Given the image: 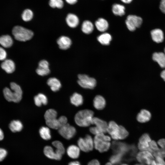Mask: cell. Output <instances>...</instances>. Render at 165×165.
<instances>
[{
	"label": "cell",
	"mask_w": 165,
	"mask_h": 165,
	"mask_svg": "<svg viewBox=\"0 0 165 165\" xmlns=\"http://www.w3.org/2000/svg\"><path fill=\"white\" fill-rule=\"evenodd\" d=\"M12 91L8 88L3 90V94L5 99L8 101L17 103L22 98V91L20 86L16 83L12 82L10 84Z\"/></svg>",
	"instance_id": "obj_1"
},
{
	"label": "cell",
	"mask_w": 165,
	"mask_h": 165,
	"mask_svg": "<svg viewBox=\"0 0 165 165\" xmlns=\"http://www.w3.org/2000/svg\"><path fill=\"white\" fill-rule=\"evenodd\" d=\"M94 115V112L91 110L87 109L81 110L75 115V121L79 126L87 127L92 124Z\"/></svg>",
	"instance_id": "obj_2"
},
{
	"label": "cell",
	"mask_w": 165,
	"mask_h": 165,
	"mask_svg": "<svg viewBox=\"0 0 165 165\" xmlns=\"http://www.w3.org/2000/svg\"><path fill=\"white\" fill-rule=\"evenodd\" d=\"M111 140V137L104 133H100L95 135L94 139V147L101 152H106L110 147Z\"/></svg>",
	"instance_id": "obj_3"
},
{
	"label": "cell",
	"mask_w": 165,
	"mask_h": 165,
	"mask_svg": "<svg viewBox=\"0 0 165 165\" xmlns=\"http://www.w3.org/2000/svg\"><path fill=\"white\" fill-rule=\"evenodd\" d=\"M12 32L15 39L22 42L30 40L33 35V33L31 30L19 26H15Z\"/></svg>",
	"instance_id": "obj_4"
},
{
	"label": "cell",
	"mask_w": 165,
	"mask_h": 165,
	"mask_svg": "<svg viewBox=\"0 0 165 165\" xmlns=\"http://www.w3.org/2000/svg\"><path fill=\"white\" fill-rule=\"evenodd\" d=\"M78 83L83 88L92 89L96 86L97 81L92 77L86 74H79L78 75Z\"/></svg>",
	"instance_id": "obj_5"
},
{
	"label": "cell",
	"mask_w": 165,
	"mask_h": 165,
	"mask_svg": "<svg viewBox=\"0 0 165 165\" xmlns=\"http://www.w3.org/2000/svg\"><path fill=\"white\" fill-rule=\"evenodd\" d=\"M77 144L80 150L85 152L92 150L94 146V140L92 137L88 134L84 138H79L77 141Z\"/></svg>",
	"instance_id": "obj_6"
},
{
	"label": "cell",
	"mask_w": 165,
	"mask_h": 165,
	"mask_svg": "<svg viewBox=\"0 0 165 165\" xmlns=\"http://www.w3.org/2000/svg\"><path fill=\"white\" fill-rule=\"evenodd\" d=\"M142 19L140 16L133 15L128 16L125 21L127 27L130 31H135L140 27L142 23Z\"/></svg>",
	"instance_id": "obj_7"
},
{
	"label": "cell",
	"mask_w": 165,
	"mask_h": 165,
	"mask_svg": "<svg viewBox=\"0 0 165 165\" xmlns=\"http://www.w3.org/2000/svg\"><path fill=\"white\" fill-rule=\"evenodd\" d=\"M154 158L152 153L148 151H140L136 156V158L139 163L146 165H150Z\"/></svg>",
	"instance_id": "obj_8"
},
{
	"label": "cell",
	"mask_w": 165,
	"mask_h": 165,
	"mask_svg": "<svg viewBox=\"0 0 165 165\" xmlns=\"http://www.w3.org/2000/svg\"><path fill=\"white\" fill-rule=\"evenodd\" d=\"M58 130L61 135L67 139L72 138L76 133L75 128L68 123L61 127Z\"/></svg>",
	"instance_id": "obj_9"
},
{
	"label": "cell",
	"mask_w": 165,
	"mask_h": 165,
	"mask_svg": "<svg viewBox=\"0 0 165 165\" xmlns=\"http://www.w3.org/2000/svg\"><path fill=\"white\" fill-rule=\"evenodd\" d=\"M120 125L114 121H111L108 124L107 132L115 140H119Z\"/></svg>",
	"instance_id": "obj_10"
},
{
	"label": "cell",
	"mask_w": 165,
	"mask_h": 165,
	"mask_svg": "<svg viewBox=\"0 0 165 165\" xmlns=\"http://www.w3.org/2000/svg\"><path fill=\"white\" fill-rule=\"evenodd\" d=\"M149 135L147 133L142 135L139 139L138 147L140 151H148L149 143L152 141Z\"/></svg>",
	"instance_id": "obj_11"
},
{
	"label": "cell",
	"mask_w": 165,
	"mask_h": 165,
	"mask_svg": "<svg viewBox=\"0 0 165 165\" xmlns=\"http://www.w3.org/2000/svg\"><path fill=\"white\" fill-rule=\"evenodd\" d=\"M130 146L123 142H114L112 146V149L115 153L122 154L123 156L128 152Z\"/></svg>",
	"instance_id": "obj_12"
},
{
	"label": "cell",
	"mask_w": 165,
	"mask_h": 165,
	"mask_svg": "<svg viewBox=\"0 0 165 165\" xmlns=\"http://www.w3.org/2000/svg\"><path fill=\"white\" fill-rule=\"evenodd\" d=\"M37 73L39 75L43 76L47 75L50 72L49 64L46 60H42L38 63V66L36 70Z\"/></svg>",
	"instance_id": "obj_13"
},
{
	"label": "cell",
	"mask_w": 165,
	"mask_h": 165,
	"mask_svg": "<svg viewBox=\"0 0 165 165\" xmlns=\"http://www.w3.org/2000/svg\"><path fill=\"white\" fill-rule=\"evenodd\" d=\"M108 124L105 121L97 117H94L92 121V124L94 125L100 130L101 133L107 132Z\"/></svg>",
	"instance_id": "obj_14"
},
{
	"label": "cell",
	"mask_w": 165,
	"mask_h": 165,
	"mask_svg": "<svg viewBox=\"0 0 165 165\" xmlns=\"http://www.w3.org/2000/svg\"><path fill=\"white\" fill-rule=\"evenodd\" d=\"M57 43L60 49L66 50L70 47L72 44V41L68 37L62 36L57 39Z\"/></svg>",
	"instance_id": "obj_15"
},
{
	"label": "cell",
	"mask_w": 165,
	"mask_h": 165,
	"mask_svg": "<svg viewBox=\"0 0 165 165\" xmlns=\"http://www.w3.org/2000/svg\"><path fill=\"white\" fill-rule=\"evenodd\" d=\"M151 35L152 39L156 43L162 42L164 40L163 33L160 29L156 28L152 30Z\"/></svg>",
	"instance_id": "obj_16"
},
{
	"label": "cell",
	"mask_w": 165,
	"mask_h": 165,
	"mask_svg": "<svg viewBox=\"0 0 165 165\" xmlns=\"http://www.w3.org/2000/svg\"><path fill=\"white\" fill-rule=\"evenodd\" d=\"M151 114L148 110L143 109L138 114L137 116V121L141 123H145L151 119Z\"/></svg>",
	"instance_id": "obj_17"
},
{
	"label": "cell",
	"mask_w": 165,
	"mask_h": 165,
	"mask_svg": "<svg viewBox=\"0 0 165 165\" xmlns=\"http://www.w3.org/2000/svg\"><path fill=\"white\" fill-rule=\"evenodd\" d=\"M93 102L94 107L98 110H101L104 109L106 104L105 99L100 95L96 96L94 99Z\"/></svg>",
	"instance_id": "obj_18"
},
{
	"label": "cell",
	"mask_w": 165,
	"mask_h": 165,
	"mask_svg": "<svg viewBox=\"0 0 165 165\" xmlns=\"http://www.w3.org/2000/svg\"><path fill=\"white\" fill-rule=\"evenodd\" d=\"M44 153L48 158L56 160H60L62 157L58 155L54 151L53 148L50 146H46L44 148Z\"/></svg>",
	"instance_id": "obj_19"
},
{
	"label": "cell",
	"mask_w": 165,
	"mask_h": 165,
	"mask_svg": "<svg viewBox=\"0 0 165 165\" xmlns=\"http://www.w3.org/2000/svg\"><path fill=\"white\" fill-rule=\"evenodd\" d=\"M2 68L8 73H11L14 72L15 69L14 62L11 60L6 59L1 64Z\"/></svg>",
	"instance_id": "obj_20"
},
{
	"label": "cell",
	"mask_w": 165,
	"mask_h": 165,
	"mask_svg": "<svg viewBox=\"0 0 165 165\" xmlns=\"http://www.w3.org/2000/svg\"><path fill=\"white\" fill-rule=\"evenodd\" d=\"M152 58L161 68H165V54L164 53L155 52L152 54Z\"/></svg>",
	"instance_id": "obj_21"
},
{
	"label": "cell",
	"mask_w": 165,
	"mask_h": 165,
	"mask_svg": "<svg viewBox=\"0 0 165 165\" xmlns=\"http://www.w3.org/2000/svg\"><path fill=\"white\" fill-rule=\"evenodd\" d=\"M66 21L68 25L71 28L76 27L79 24V20L78 16L75 14L69 13L66 18Z\"/></svg>",
	"instance_id": "obj_22"
},
{
	"label": "cell",
	"mask_w": 165,
	"mask_h": 165,
	"mask_svg": "<svg viewBox=\"0 0 165 165\" xmlns=\"http://www.w3.org/2000/svg\"><path fill=\"white\" fill-rule=\"evenodd\" d=\"M80 149L78 146L75 145H72L68 148L67 153L70 157L75 159L79 157L80 154Z\"/></svg>",
	"instance_id": "obj_23"
},
{
	"label": "cell",
	"mask_w": 165,
	"mask_h": 165,
	"mask_svg": "<svg viewBox=\"0 0 165 165\" xmlns=\"http://www.w3.org/2000/svg\"><path fill=\"white\" fill-rule=\"evenodd\" d=\"M47 84L50 87L51 90L53 92H57L59 90L61 86L60 81L55 77H52L48 79Z\"/></svg>",
	"instance_id": "obj_24"
},
{
	"label": "cell",
	"mask_w": 165,
	"mask_h": 165,
	"mask_svg": "<svg viewBox=\"0 0 165 165\" xmlns=\"http://www.w3.org/2000/svg\"><path fill=\"white\" fill-rule=\"evenodd\" d=\"M95 26L100 31L104 32L106 31L108 28V23L105 19L99 18L95 22Z\"/></svg>",
	"instance_id": "obj_25"
},
{
	"label": "cell",
	"mask_w": 165,
	"mask_h": 165,
	"mask_svg": "<svg viewBox=\"0 0 165 165\" xmlns=\"http://www.w3.org/2000/svg\"><path fill=\"white\" fill-rule=\"evenodd\" d=\"M70 101L71 103L76 106L81 105L83 100L82 95L77 93H74L71 97Z\"/></svg>",
	"instance_id": "obj_26"
},
{
	"label": "cell",
	"mask_w": 165,
	"mask_h": 165,
	"mask_svg": "<svg viewBox=\"0 0 165 165\" xmlns=\"http://www.w3.org/2000/svg\"><path fill=\"white\" fill-rule=\"evenodd\" d=\"M13 40L9 35H3L0 37V44L4 47L8 48L13 45Z\"/></svg>",
	"instance_id": "obj_27"
},
{
	"label": "cell",
	"mask_w": 165,
	"mask_h": 165,
	"mask_svg": "<svg viewBox=\"0 0 165 165\" xmlns=\"http://www.w3.org/2000/svg\"><path fill=\"white\" fill-rule=\"evenodd\" d=\"M34 101L35 105L40 106L42 105H46L48 102V99L46 96L42 93H39L35 96Z\"/></svg>",
	"instance_id": "obj_28"
},
{
	"label": "cell",
	"mask_w": 165,
	"mask_h": 165,
	"mask_svg": "<svg viewBox=\"0 0 165 165\" xmlns=\"http://www.w3.org/2000/svg\"><path fill=\"white\" fill-rule=\"evenodd\" d=\"M157 143L160 148V149L154 156V157L159 156L164 158H165V138L159 139Z\"/></svg>",
	"instance_id": "obj_29"
},
{
	"label": "cell",
	"mask_w": 165,
	"mask_h": 165,
	"mask_svg": "<svg viewBox=\"0 0 165 165\" xmlns=\"http://www.w3.org/2000/svg\"><path fill=\"white\" fill-rule=\"evenodd\" d=\"M111 35L107 33H103L97 38L98 41L101 44L104 45H108L109 44L112 40Z\"/></svg>",
	"instance_id": "obj_30"
},
{
	"label": "cell",
	"mask_w": 165,
	"mask_h": 165,
	"mask_svg": "<svg viewBox=\"0 0 165 165\" xmlns=\"http://www.w3.org/2000/svg\"><path fill=\"white\" fill-rule=\"evenodd\" d=\"M125 7L119 4H114L112 7V11L114 14L116 16H122L125 14Z\"/></svg>",
	"instance_id": "obj_31"
},
{
	"label": "cell",
	"mask_w": 165,
	"mask_h": 165,
	"mask_svg": "<svg viewBox=\"0 0 165 165\" xmlns=\"http://www.w3.org/2000/svg\"><path fill=\"white\" fill-rule=\"evenodd\" d=\"M9 128L13 132H19L23 128L22 123L19 120H13L9 124Z\"/></svg>",
	"instance_id": "obj_32"
},
{
	"label": "cell",
	"mask_w": 165,
	"mask_h": 165,
	"mask_svg": "<svg viewBox=\"0 0 165 165\" xmlns=\"http://www.w3.org/2000/svg\"><path fill=\"white\" fill-rule=\"evenodd\" d=\"M94 29L92 23L89 20H85L82 25V30L84 33L89 34L91 33Z\"/></svg>",
	"instance_id": "obj_33"
},
{
	"label": "cell",
	"mask_w": 165,
	"mask_h": 165,
	"mask_svg": "<svg viewBox=\"0 0 165 165\" xmlns=\"http://www.w3.org/2000/svg\"><path fill=\"white\" fill-rule=\"evenodd\" d=\"M52 144L56 148V153L60 156L62 157L65 152V149L62 143L58 141H55L52 143Z\"/></svg>",
	"instance_id": "obj_34"
},
{
	"label": "cell",
	"mask_w": 165,
	"mask_h": 165,
	"mask_svg": "<svg viewBox=\"0 0 165 165\" xmlns=\"http://www.w3.org/2000/svg\"><path fill=\"white\" fill-rule=\"evenodd\" d=\"M39 133L41 137L43 139L48 140L51 138L50 129L46 127H42L39 130Z\"/></svg>",
	"instance_id": "obj_35"
},
{
	"label": "cell",
	"mask_w": 165,
	"mask_h": 165,
	"mask_svg": "<svg viewBox=\"0 0 165 165\" xmlns=\"http://www.w3.org/2000/svg\"><path fill=\"white\" fill-rule=\"evenodd\" d=\"M33 13L32 11L29 9H26L23 12L21 17L22 20L26 22L31 20L33 18Z\"/></svg>",
	"instance_id": "obj_36"
},
{
	"label": "cell",
	"mask_w": 165,
	"mask_h": 165,
	"mask_svg": "<svg viewBox=\"0 0 165 165\" xmlns=\"http://www.w3.org/2000/svg\"><path fill=\"white\" fill-rule=\"evenodd\" d=\"M46 122L47 126L52 129H58L61 127L58 119L46 121Z\"/></svg>",
	"instance_id": "obj_37"
},
{
	"label": "cell",
	"mask_w": 165,
	"mask_h": 165,
	"mask_svg": "<svg viewBox=\"0 0 165 165\" xmlns=\"http://www.w3.org/2000/svg\"><path fill=\"white\" fill-rule=\"evenodd\" d=\"M57 115V112L53 109L47 110L44 115V118L46 121L52 120L56 118Z\"/></svg>",
	"instance_id": "obj_38"
},
{
	"label": "cell",
	"mask_w": 165,
	"mask_h": 165,
	"mask_svg": "<svg viewBox=\"0 0 165 165\" xmlns=\"http://www.w3.org/2000/svg\"><path fill=\"white\" fill-rule=\"evenodd\" d=\"M123 156L120 153H115L110 158V163L113 165H117L121 162Z\"/></svg>",
	"instance_id": "obj_39"
},
{
	"label": "cell",
	"mask_w": 165,
	"mask_h": 165,
	"mask_svg": "<svg viewBox=\"0 0 165 165\" xmlns=\"http://www.w3.org/2000/svg\"><path fill=\"white\" fill-rule=\"evenodd\" d=\"M49 4L52 8L61 9L63 7L64 3L63 0H49Z\"/></svg>",
	"instance_id": "obj_40"
},
{
	"label": "cell",
	"mask_w": 165,
	"mask_h": 165,
	"mask_svg": "<svg viewBox=\"0 0 165 165\" xmlns=\"http://www.w3.org/2000/svg\"><path fill=\"white\" fill-rule=\"evenodd\" d=\"M160 148L155 141L152 140L149 143V151L154 156L159 150Z\"/></svg>",
	"instance_id": "obj_41"
},
{
	"label": "cell",
	"mask_w": 165,
	"mask_h": 165,
	"mask_svg": "<svg viewBox=\"0 0 165 165\" xmlns=\"http://www.w3.org/2000/svg\"><path fill=\"white\" fill-rule=\"evenodd\" d=\"M154 157L150 165H165V161L163 158L159 156Z\"/></svg>",
	"instance_id": "obj_42"
},
{
	"label": "cell",
	"mask_w": 165,
	"mask_h": 165,
	"mask_svg": "<svg viewBox=\"0 0 165 165\" xmlns=\"http://www.w3.org/2000/svg\"><path fill=\"white\" fill-rule=\"evenodd\" d=\"M120 131L119 140H123L127 138L129 135V133L123 126L120 125Z\"/></svg>",
	"instance_id": "obj_43"
},
{
	"label": "cell",
	"mask_w": 165,
	"mask_h": 165,
	"mask_svg": "<svg viewBox=\"0 0 165 165\" xmlns=\"http://www.w3.org/2000/svg\"><path fill=\"white\" fill-rule=\"evenodd\" d=\"M7 57V53L6 50L2 47H0V60L4 61Z\"/></svg>",
	"instance_id": "obj_44"
},
{
	"label": "cell",
	"mask_w": 165,
	"mask_h": 165,
	"mask_svg": "<svg viewBox=\"0 0 165 165\" xmlns=\"http://www.w3.org/2000/svg\"><path fill=\"white\" fill-rule=\"evenodd\" d=\"M61 127L65 125L67 123V119L64 116H61L58 118Z\"/></svg>",
	"instance_id": "obj_45"
},
{
	"label": "cell",
	"mask_w": 165,
	"mask_h": 165,
	"mask_svg": "<svg viewBox=\"0 0 165 165\" xmlns=\"http://www.w3.org/2000/svg\"><path fill=\"white\" fill-rule=\"evenodd\" d=\"M89 130L92 134L95 135L102 133L95 126L90 127L89 129Z\"/></svg>",
	"instance_id": "obj_46"
},
{
	"label": "cell",
	"mask_w": 165,
	"mask_h": 165,
	"mask_svg": "<svg viewBox=\"0 0 165 165\" xmlns=\"http://www.w3.org/2000/svg\"><path fill=\"white\" fill-rule=\"evenodd\" d=\"M7 154V152L5 149L0 148V161L3 160Z\"/></svg>",
	"instance_id": "obj_47"
},
{
	"label": "cell",
	"mask_w": 165,
	"mask_h": 165,
	"mask_svg": "<svg viewBox=\"0 0 165 165\" xmlns=\"http://www.w3.org/2000/svg\"><path fill=\"white\" fill-rule=\"evenodd\" d=\"M160 9L162 13L165 14V0H161L160 5Z\"/></svg>",
	"instance_id": "obj_48"
},
{
	"label": "cell",
	"mask_w": 165,
	"mask_h": 165,
	"mask_svg": "<svg viewBox=\"0 0 165 165\" xmlns=\"http://www.w3.org/2000/svg\"><path fill=\"white\" fill-rule=\"evenodd\" d=\"M88 165H100V164L98 160H94L90 161Z\"/></svg>",
	"instance_id": "obj_49"
},
{
	"label": "cell",
	"mask_w": 165,
	"mask_h": 165,
	"mask_svg": "<svg viewBox=\"0 0 165 165\" xmlns=\"http://www.w3.org/2000/svg\"><path fill=\"white\" fill-rule=\"evenodd\" d=\"M66 2L68 4L70 5H73L76 3L77 0H65Z\"/></svg>",
	"instance_id": "obj_50"
},
{
	"label": "cell",
	"mask_w": 165,
	"mask_h": 165,
	"mask_svg": "<svg viewBox=\"0 0 165 165\" xmlns=\"http://www.w3.org/2000/svg\"><path fill=\"white\" fill-rule=\"evenodd\" d=\"M68 165H81L80 163L78 161H74L70 162Z\"/></svg>",
	"instance_id": "obj_51"
},
{
	"label": "cell",
	"mask_w": 165,
	"mask_h": 165,
	"mask_svg": "<svg viewBox=\"0 0 165 165\" xmlns=\"http://www.w3.org/2000/svg\"><path fill=\"white\" fill-rule=\"evenodd\" d=\"M160 76L164 81H165V69L163 70L161 73Z\"/></svg>",
	"instance_id": "obj_52"
},
{
	"label": "cell",
	"mask_w": 165,
	"mask_h": 165,
	"mask_svg": "<svg viewBox=\"0 0 165 165\" xmlns=\"http://www.w3.org/2000/svg\"><path fill=\"white\" fill-rule=\"evenodd\" d=\"M3 133L2 130L0 128V141L2 140L4 138Z\"/></svg>",
	"instance_id": "obj_53"
},
{
	"label": "cell",
	"mask_w": 165,
	"mask_h": 165,
	"mask_svg": "<svg viewBox=\"0 0 165 165\" xmlns=\"http://www.w3.org/2000/svg\"><path fill=\"white\" fill-rule=\"evenodd\" d=\"M124 3L128 4L130 3L133 0H121Z\"/></svg>",
	"instance_id": "obj_54"
},
{
	"label": "cell",
	"mask_w": 165,
	"mask_h": 165,
	"mask_svg": "<svg viewBox=\"0 0 165 165\" xmlns=\"http://www.w3.org/2000/svg\"><path fill=\"white\" fill-rule=\"evenodd\" d=\"M105 165H112V164L110 162H108L106 163Z\"/></svg>",
	"instance_id": "obj_55"
},
{
	"label": "cell",
	"mask_w": 165,
	"mask_h": 165,
	"mask_svg": "<svg viewBox=\"0 0 165 165\" xmlns=\"http://www.w3.org/2000/svg\"><path fill=\"white\" fill-rule=\"evenodd\" d=\"M135 165H146L139 163L136 164Z\"/></svg>",
	"instance_id": "obj_56"
},
{
	"label": "cell",
	"mask_w": 165,
	"mask_h": 165,
	"mask_svg": "<svg viewBox=\"0 0 165 165\" xmlns=\"http://www.w3.org/2000/svg\"><path fill=\"white\" fill-rule=\"evenodd\" d=\"M121 165H127V164H121Z\"/></svg>",
	"instance_id": "obj_57"
},
{
	"label": "cell",
	"mask_w": 165,
	"mask_h": 165,
	"mask_svg": "<svg viewBox=\"0 0 165 165\" xmlns=\"http://www.w3.org/2000/svg\"><path fill=\"white\" fill-rule=\"evenodd\" d=\"M164 53L165 54V48H164Z\"/></svg>",
	"instance_id": "obj_58"
}]
</instances>
